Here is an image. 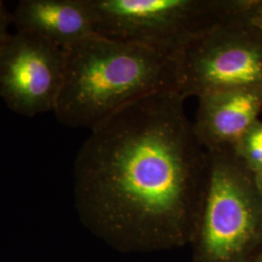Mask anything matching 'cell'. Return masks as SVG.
Listing matches in <instances>:
<instances>
[{"label":"cell","instance_id":"8992f818","mask_svg":"<svg viewBox=\"0 0 262 262\" xmlns=\"http://www.w3.org/2000/svg\"><path fill=\"white\" fill-rule=\"evenodd\" d=\"M64 70V49L35 33L17 31L0 52V97L25 117L55 112Z\"/></svg>","mask_w":262,"mask_h":262},{"label":"cell","instance_id":"7c38bea8","mask_svg":"<svg viewBox=\"0 0 262 262\" xmlns=\"http://www.w3.org/2000/svg\"><path fill=\"white\" fill-rule=\"evenodd\" d=\"M254 180H255L256 187L258 188V190H259V192H260V194L262 195V173L254 175Z\"/></svg>","mask_w":262,"mask_h":262},{"label":"cell","instance_id":"7a4b0ae2","mask_svg":"<svg viewBox=\"0 0 262 262\" xmlns=\"http://www.w3.org/2000/svg\"><path fill=\"white\" fill-rule=\"evenodd\" d=\"M63 84L55 109L58 122L90 130L130 104L178 92L177 57L99 34L64 49Z\"/></svg>","mask_w":262,"mask_h":262},{"label":"cell","instance_id":"52a82bcc","mask_svg":"<svg viewBox=\"0 0 262 262\" xmlns=\"http://www.w3.org/2000/svg\"><path fill=\"white\" fill-rule=\"evenodd\" d=\"M197 99L193 131L208 152L233 150L262 110V90L256 88L215 90Z\"/></svg>","mask_w":262,"mask_h":262},{"label":"cell","instance_id":"4fadbf2b","mask_svg":"<svg viewBox=\"0 0 262 262\" xmlns=\"http://www.w3.org/2000/svg\"><path fill=\"white\" fill-rule=\"evenodd\" d=\"M253 262H262V254H260Z\"/></svg>","mask_w":262,"mask_h":262},{"label":"cell","instance_id":"30bf717a","mask_svg":"<svg viewBox=\"0 0 262 262\" xmlns=\"http://www.w3.org/2000/svg\"><path fill=\"white\" fill-rule=\"evenodd\" d=\"M245 15L253 26L258 28L262 33V1L246 0Z\"/></svg>","mask_w":262,"mask_h":262},{"label":"cell","instance_id":"277c9868","mask_svg":"<svg viewBox=\"0 0 262 262\" xmlns=\"http://www.w3.org/2000/svg\"><path fill=\"white\" fill-rule=\"evenodd\" d=\"M245 0H89L96 34L179 54L242 9Z\"/></svg>","mask_w":262,"mask_h":262},{"label":"cell","instance_id":"9c48e42d","mask_svg":"<svg viewBox=\"0 0 262 262\" xmlns=\"http://www.w3.org/2000/svg\"><path fill=\"white\" fill-rule=\"evenodd\" d=\"M232 150L235 157L253 175L262 173V122L258 120L254 122Z\"/></svg>","mask_w":262,"mask_h":262},{"label":"cell","instance_id":"5b68a950","mask_svg":"<svg viewBox=\"0 0 262 262\" xmlns=\"http://www.w3.org/2000/svg\"><path fill=\"white\" fill-rule=\"evenodd\" d=\"M243 7L178 56V93L189 96L221 89L262 90V33Z\"/></svg>","mask_w":262,"mask_h":262},{"label":"cell","instance_id":"3957f363","mask_svg":"<svg viewBox=\"0 0 262 262\" xmlns=\"http://www.w3.org/2000/svg\"><path fill=\"white\" fill-rule=\"evenodd\" d=\"M208 154L209 184L190 245L192 262H253L262 254V195L254 175L232 150Z\"/></svg>","mask_w":262,"mask_h":262},{"label":"cell","instance_id":"8fae6325","mask_svg":"<svg viewBox=\"0 0 262 262\" xmlns=\"http://www.w3.org/2000/svg\"><path fill=\"white\" fill-rule=\"evenodd\" d=\"M11 24L12 14L7 11L3 1L0 0V52L9 38L8 28Z\"/></svg>","mask_w":262,"mask_h":262},{"label":"cell","instance_id":"ba28073f","mask_svg":"<svg viewBox=\"0 0 262 262\" xmlns=\"http://www.w3.org/2000/svg\"><path fill=\"white\" fill-rule=\"evenodd\" d=\"M12 14L17 31H28L66 49L95 34L89 0H20Z\"/></svg>","mask_w":262,"mask_h":262},{"label":"cell","instance_id":"6da1fadb","mask_svg":"<svg viewBox=\"0 0 262 262\" xmlns=\"http://www.w3.org/2000/svg\"><path fill=\"white\" fill-rule=\"evenodd\" d=\"M176 91L145 97L91 129L74 160L77 211L92 232L126 253L191 245L210 158Z\"/></svg>","mask_w":262,"mask_h":262}]
</instances>
